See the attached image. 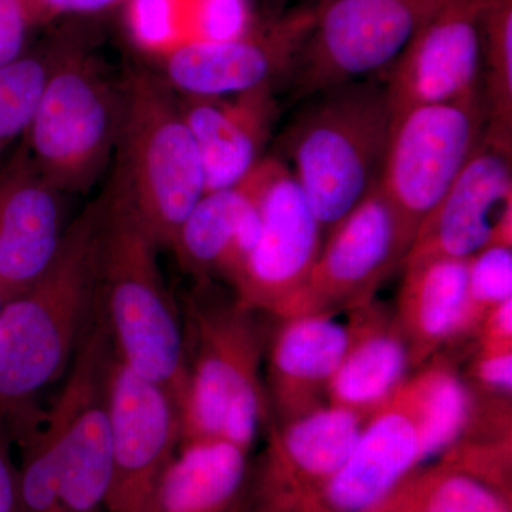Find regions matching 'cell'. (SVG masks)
<instances>
[{
	"instance_id": "ffe728a7",
	"label": "cell",
	"mask_w": 512,
	"mask_h": 512,
	"mask_svg": "<svg viewBox=\"0 0 512 512\" xmlns=\"http://www.w3.org/2000/svg\"><path fill=\"white\" fill-rule=\"evenodd\" d=\"M178 104L200 150L205 192L238 184L264 160L279 114L274 86L234 96H178Z\"/></svg>"
},
{
	"instance_id": "8992f818",
	"label": "cell",
	"mask_w": 512,
	"mask_h": 512,
	"mask_svg": "<svg viewBox=\"0 0 512 512\" xmlns=\"http://www.w3.org/2000/svg\"><path fill=\"white\" fill-rule=\"evenodd\" d=\"M121 79L123 120L109 187L160 248L171 249L205 194L200 150L177 94L158 73L130 67Z\"/></svg>"
},
{
	"instance_id": "484cf974",
	"label": "cell",
	"mask_w": 512,
	"mask_h": 512,
	"mask_svg": "<svg viewBox=\"0 0 512 512\" xmlns=\"http://www.w3.org/2000/svg\"><path fill=\"white\" fill-rule=\"evenodd\" d=\"M373 512H512L510 495L437 461L416 467Z\"/></svg>"
},
{
	"instance_id": "e0dca14e",
	"label": "cell",
	"mask_w": 512,
	"mask_h": 512,
	"mask_svg": "<svg viewBox=\"0 0 512 512\" xmlns=\"http://www.w3.org/2000/svg\"><path fill=\"white\" fill-rule=\"evenodd\" d=\"M63 192L49 183L23 140L0 165V296L35 284L55 261L67 228Z\"/></svg>"
},
{
	"instance_id": "4fadbf2b",
	"label": "cell",
	"mask_w": 512,
	"mask_h": 512,
	"mask_svg": "<svg viewBox=\"0 0 512 512\" xmlns=\"http://www.w3.org/2000/svg\"><path fill=\"white\" fill-rule=\"evenodd\" d=\"M325 232L288 165L275 157L254 248L231 286L242 305L278 318L311 275Z\"/></svg>"
},
{
	"instance_id": "ac0fdd59",
	"label": "cell",
	"mask_w": 512,
	"mask_h": 512,
	"mask_svg": "<svg viewBox=\"0 0 512 512\" xmlns=\"http://www.w3.org/2000/svg\"><path fill=\"white\" fill-rule=\"evenodd\" d=\"M275 157H265L231 187L205 192L188 215L171 251L198 282L234 281L254 248L261 225V198Z\"/></svg>"
},
{
	"instance_id": "d6986e66",
	"label": "cell",
	"mask_w": 512,
	"mask_h": 512,
	"mask_svg": "<svg viewBox=\"0 0 512 512\" xmlns=\"http://www.w3.org/2000/svg\"><path fill=\"white\" fill-rule=\"evenodd\" d=\"M423 463L416 427L392 397L366 420L345 463L298 512H373Z\"/></svg>"
},
{
	"instance_id": "5b68a950",
	"label": "cell",
	"mask_w": 512,
	"mask_h": 512,
	"mask_svg": "<svg viewBox=\"0 0 512 512\" xmlns=\"http://www.w3.org/2000/svg\"><path fill=\"white\" fill-rule=\"evenodd\" d=\"M313 97L286 128L282 161L326 235L375 190L393 114L386 86L376 80L338 84Z\"/></svg>"
},
{
	"instance_id": "f1b7e54d",
	"label": "cell",
	"mask_w": 512,
	"mask_h": 512,
	"mask_svg": "<svg viewBox=\"0 0 512 512\" xmlns=\"http://www.w3.org/2000/svg\"><path fill=\"white\" fill-rule=\"evenodd\" d=\"M510 299L512 245H490L468 259L466 309L456 340L476 336L485 316Z\"/></svg>"
},
{
	"instance_id": "603a6c76",
	"label": "cell",
	"mask_w": 512,
	"mask_h": 512,
	"mask_svg": "<svg viewBox=\"0 0 512 512\" xmlns=\"http://www.w3.org/2000/svg\"><path fill=\"white\" fill-rule=\"evenodd\" d=\"M402 269L392 318L412 367H420L457 338L466 309L468 259H419Z\"/></svg>"
},
{
	"instance_id": "83f0119b",
	"label": "cell",
	"mask_w": 512,
	"mask_h": 512,
	"mask_svg": "<svg viewBox=\"0 0 512 512\" xmlns=\"http://www.w3.org/2000/svg\"><path fill=\"white\" fill-rule=\"evenodd\" d=\"M60 32L0 67V165L25 137L55 59Z\"/></svg>"
},
{
	"instance_id": "6da1fadb",
	"label": "cell",
	"mask_w": 512,
	"mask_h": 512,
	"mask_svg": "<svg viewBox=\"0 0 512 512\" xmlns=\"http://www.w3.org/2000/svg\"><path fill=\"white\" fill-rule=\"evenodd\" d=\"M101 195L69 224L53 264L0 309V421L12 440L43 419L37 397L76 355L97 311Z\"/></svg>"
},
{
	"instance_id": "8fae6325",
	"label": "cell",
	"mask_w": 512,
	"mask_h": 512,
	"mask_svg": "<svg viewBox=\"0 0 512 512\" xmlns=\"http://www.w3.org/2000/svg\"><path fill=\"white\" fill-rule=\"evenodd\" d=\"M315 22L301 8L235 35L192 43L156 62L158 76L178 96L224 97L274 86L288 79Z\"/></svg>"
},
{
	"instance_id": "2e32d148",
	"label": "cell",
	"mask_w": 512,
	"mask_h": 512,
	"mask_svg": "<svg viewBox=\"0 0 512 512\" xmlns=\"http://www.w3.org/2000/svg\"><path fill=\"white\" fill-rule=\"evenodd\" d=\"M494 244L512 245V156L483 141L417 228L402 266L419 259H470Z\"/></svg>"
},
{
	"instance_id": "4316f807",
	"label": "cell",
	"mask_w": 512,
	"mask_h": 512,
	"mask_svg": "<svg viewBox=\"0 0 512 512\" xmlns=\"http://www.w3.org/2000/svg\"><path fill=\"white\" fill-rule=\"evenodd\" d=\"M484 143L512 154V0H478Z\"/></svg>"
},
{
	"instance_id": "9a60e30c",
	"label": "cell",
	"mask_w": 512,
	"mask_h": 512,
	"mask_svg": "<svg viewBox=\"0 0 512 512\" xmlns=\"http://www.w3.org/2000/svg\"><path fill=\"white\" fill-rule=\"evenodd\" d=\"M481 63L480 2L439 0L386 72L393 116L421 104L481 96Z\"/></svg>"
},
{
	"instance_id": "277c9868",
	"label": "cell",
	"mask_w": 512,
	"mask_h": 512,
	"mask_svg": "<svg viewBox=\"0 0 512 512\" xmlns=\"http://www.w3.org/2000/svg\"><path fill=\"white\" fill-rule=\"evenodd\" d=\"M256 311L198 282L185 296L187 382L180 402L181 443L224 440L251 450L269 414L259 366L264 352Z\"/></svg>"
},
{
	"instance_id": "836d02e7",
	"label": "cell",
	"mask_w": 512,
	"mask_h": 512,
	"mask_svg": "<svg viewBox=\"0 0 512 512\" xmlns=\"http://www.w3.org/2000/svg\"><path fill=\"white\" fill-rule=\"evenodd\" d=\"M10 433L0 421V512H23L19 473L10 456Z\"/></svg>"
},
{
	"instance_id": "44dd1931",
	"label": "cell",
	"mask_w": 512,
	"mask_h": 512,
	"mask_svg": "<svg viewBox=\"0 0 512 512\" xmlns=\"http://www.w3.org/2000/svg\"><path fill=\"white\" fill-rule=\"evenodd\" d=\"M332 315L282 319L269 350L268 403L276 426L328 404L330 380L352 342V328Z\"/></svg>"
},
{
	"instance_id": "7a4b0ae2",
	"label": "cell",
	"mask_w": 512,
	"mask_h": 512,
	"mask_svg": "<svg viewBox=\"0 0 512 512\" xmlns=\"http://www.w3.org/2000/svg\"><path fill=\"white\" fill-rule=\"evenodd\" d=\"M113 345L96 311L62 392L19 441L23 512H99L110 484L107 376Z\"/></svg>"
},
{
	"instance_id": "7402d4cb",
	"label": "cell",
	"mask_w": 512,
	"mask_h": 512,
	"mask_svg": "<svg viewBox=\"0 0 512 512\" xmlns=\"http://www.w3.org/2000/svg\"><path fill=\"white\" fill-rule=\"evenodd\" d=\"M352 342L328 387L329 406L369 419L407 380L409 350L392 315L375 301L350 311Z\"/></svg>"
},
{
	"instance_id": "9c48e42d",
	"label": "cell",
	"mask_w": 512,
	"mask_h": 512,
	"mask_svg": "<svg viewBox=\"0 0 512 512\" xmlns=\"http://www.w3.org/2000/svg\"><path fill=\"white\" fill-rule=\"evenodd\" d=\"M481 96L421 104L392 119L377 187L419 228L483 143Z\"/></svg>"
},
{
	"instance_id": "d4e9b609",
	"label": "cell",
	"mask_w": 512,
	"mask_h": 512,
	"mask_svg": "<svg viewBox=\"0 0 512 512\" xmlns=\"http://www.w3.org/2000/svg\"><path fill=\"white\" fill-rule=\"evenodd\" d=\"M417 375L407 377L394 400L413 421L423 461L441 456L463 437L476 399L453 363L434 356Z\"/></svg>"
},
{
	"instance_id": "1f68e13d",
	"label": "cell",
	"mask_w": 512,
	"mask_h": 512,
	"mask_svg": "<svg viewBox=\"0 0 512 512\" xmlns=\"http://www.w3.org/2000/svg\"><path fill=\"white\" fill-rule=\"evenodd\" d=\"M471 376L478 387L495 394L510 397L512 392V352H477L471 363Z\"/></svg>"
},
{
	"instance_id": "30bf717a",
	"label": "cell",
	"mask_w": 512,
	"mask_h": 512,
	"mask_svg": "<svg viewBox=\"0 0 512 512\" xmlns=\"http://www.w3.org/2000/svg\"><path fill=\"white\" fill-rule=\"evenodd\" d=\"M416 229L377 187L323 239L301 291L278 318L332 315L373 302L380 285L402 268Z\"/></svg>"
},
{
	"instance_id": "52a82bcc",
	"label": "cell",
	"mask_w": 512,
	"mask_h": 512,
	"mask_svg": "<svg viewBox=\"0 0 512 512\" xmlns=\"http://www.w3.org/2000/svg\"><path fill=\"white\" fill-rule=\"evenodd\" d=\"M59 45L23 137L40 174L66 194L93 187L116 154L123 79L111 76L83 36L59 30Z\"/></svg>"
},
{
	"instance_id": "3957f363",
	"label": "cell",
	"mask_w": 512,
	"mask_h": 512,
	"mask_svg": "<svg viewBox=\"0 0 512 512\" xmlns=\"http://www.w3.org/2000/svg\"><path fill=\"white\" fill-rule=\"evenodd\" d=\"M101 198L97 311L121 362L180 406L187 382L183 318L161 275L160 245L110 187Z\"/></svg>"
},
{
	"instance_id": "f546056e",
	"label": "cell",
	"mask_w": 512,
	"mask_h": 512,
	"mask_svg": "<svg viewBox=\"0 0 512 512\" xmlns=\"http://www.w3.org/2000/svg\"><path fill=\"white\" fill-rule=\"evenodd\" d=\"M40 28L29 0H0V67L15 62L29 49Z\"/></svg>"
},
{
	"instance_id": "5bb4252c",
	"label": "cell",
	"mask_w": 512,
	"mask_h": 512,
	"mask_svg": "<svg viewBox=\"0 0 512 512\" xmlns=\"http://www.w3.org/2000/svg\"><path fill=\"white\" fill-rule=\"evenodd\" d=\"M366 420L340 407L271 427L269 443L232 512H298L352 453Z\"/></svg>"
},
{
	"instance_id": "4dcf8cb0",
	"label": "cell",
	"mask_w": 512,
	"mask_h": 512,
	"mask_svg": "<svg viewBox=\"0 0 512 512\" xmlns=\"http://www.w3.org/2000/svg\"><path fill=\"white\" fill-rule=\"evenodd\" d=\"M40 26L56 20L92 18L126 6L128 0H29Z\"/></svg>"
},
{
	"instance_id": "ba28073f",
	"label": "cell",
	"mask_w": 512,
	"mask_h": 512,
	"mask_svg": "<svg viewBox=\"0 0 512 512\" xmlns=\"http://www.w3.org/2000/svg\"><path fill=\"white\" fill-rule=\"evenodd\" d=\"M439 0H318L311 35L289 74L293 99L387 72Z\"/></svg>"
},
{
	"instance_id": "7c38bea8",
	"label": "cell",
	"mask_w": 512,
	"mask_h": 512,
	"mask_svg": "<svg viewBox=\"0 0 512 512\" xmlns=\"http://www.w3.org/2000/svg\"><path fill=\"white\" fill-rule=\"evenodd\" d=\"M110 424L109 512H144L181 443L180 409L160 384L144 379L113 350L107 376Z\"/></svg>"
},
{
	"instance_id": "cb8c5ba5",
	"label": "cell",
	"mask_w": 512,
	"mask_h": 512,
	"mask_svg": "<svg viewBox=\"0 0 512 512\" xmlns=\"http://www.w3.org/2000/svg\"><path fill=\"white\" fill-rule=\"evenodd\" d=\"M248 453L224 440L180 444L144 512L234 511L251 470Z\"/></svg>"
},
{
	"instance_id": "d6a6232c",
	"label": "cell",
	"mask_w": 512,
	"mask_h": 512,
	"mask_svg": "<svg viewBox=\"0 0 512 512\" xmlns=\"http://www.w3.org/2000/svg\"><path fill=\"white\" fill-rule=\"evenodd\" d=\"M474 338L478 352H512V299L485 316Z\"/></svg>"
},
{
	"instance_id": "e575fe53",
	"label": "cell",
	"mask_w": 512,
	"mask_h": 512,
	"mask_svg": "<svg viewBox=\"0 0 512 512\" xmlns=\"http://www.w3.org/2000/svg\"><path fill=\"white\" fill-rule=\"evenodd\" d=\"M2 303H3V299H2V296H0V309H2Z\"/></svg>"
}]
</instances>
